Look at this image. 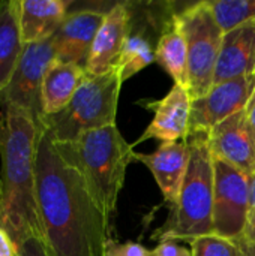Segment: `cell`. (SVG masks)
Masks as SVG:
<instances>
[{"label":"cell","instance_id":"1","mask_svg":"<svg viewBox=\"0 0 255 256\" xmlns=\"http://www.w3.org/2000/svg\"><path fill=\"white\" fill-rule=\"evenodd\" d=\"M36 201L50 256H104L110 228L78 172L41 130L36 150Z\"/></svg>","mask_w":255,"mask_h":256},{"label":"cell","instance_id":"2","mask_svg":"<svg viewBox=\"0 0 255 256\" xmlns=\"http://www.w3.org/2000/svg\"><path fill=\"white\" fill-rule=\"evenodd\" d=\"M42 126L26 111L0 106V226L17 250L29 238L44 242L36 201V150Z\"/></svg>","mask_w":255,"mask_h":256},{"label":"cell","instance_id":"3","mask_svg":"<svg viewBox=\"0 0 255 256\" xmlns=\"http://www.w3.org/2000/svg\"><path fill=\"white\" fill-rule=\"evenodd\" d=\"M53 142L59 153L78 170L111 230L126 170L135 160L134 146L123 138L116 124L86 132L71 142Z\"/></svg>","mask_w":255,"mask_h":256},{"label":"cell","instance_id":"4","mask_svg":"<svg viewBox=\"0 0 255 256\" xmlns=\"http://www.w3.org/2000/svg\"><path fill=\"white\" fill-rule=\"evenodd\" d=\"M189 164L177 198L167 220L153 234L161 242L191 243L195 238L213 236V156L207 134H192L189 138Z\"/></svg>","mask_w":255,"mask_h":256},{"label":"cell","instance_id":"5","mask_svg":"<svg viewBox=\"0 0 255 256\" xmlns=\"http://www.w3.org/2000/svg\"><path fill=\"white\" fill-rule=\"evenodd\" d=\"M119 70L86 75L83 84L65 110L42 118V126L56 142H71L80 135L116 124L122 88Z\"/></svg>","mask_w":255,"mask_h":256},{"label":"cell","instance_id":"6","mask_svg":"<svg viewBox=\"0 0 255 256\" xmlns=\"http://www.w3.org/2000/svg\"><path fill=\"white\" fill-rule=\"evenodd\" d=\"M177 15L186 39L188 92L194 100L206 96L213 86L224 33L207 2H198Z\"/></svg>","mask_w":255,"mask_h":256},{"label":"cell","instance_id":"7","mask_svg":"<svg viewBox=\"0 0 255 256\" xmlns=\"http://www.w3.org/2000/svg\"><path fill=\"white\" fill-rule=\"evenodd\" d=\"M251 177L213 156V230L228 240L243 236Z\"/></svg>","mask_w":255,"mask_h":256},{"label":"cell","instance_id":"8","mask_svg":"<svg viewBox=\"0 0 255 256\" xmlns=\"http://www.w3.org/2000/svg\"><path fill=\"white\" fill-rule=\"evenodd\" d=\"M54 58L53 38L42 42L26 44L9 84L0 93V106L8 105L23 110L42 126V80L48 64Z\"/></svg>","mask_w":255,"mask_h":256},{"label":"cell","instance_id":"9","mask_svg":"<svg viewBox=\"0 0 255 256\" xmlns=\"http://www.w3.org/2000/svg\"><path fill=\"white\" fill-rule=\"evenodd\" d=\"M255 90V75L239 76L213 84L209 93L191 102L189 136L209 134L228 117L245 110Z\"/></svg>","mask_w":255,"mask_h":256},{"label":"cell","instance_id":"10","mask_svg":"<svg viewBox=\"0 0 255 256\" xmlns=\"http://www.w3.org/2000/svg\"><path fill=\"white\" fill-rule=\"evenodd\" d=\"M191 96L186 87L174 84L165 98L159 100H147L144 106L153 112V118L141 136L132 144L146 140H159L161 142H173L189 138L191 120Z\"/></svg>","mask_w":255,"mask_h":256},{"label":"cell","instance_id":"11","mask_svg":"<svg viewBox=\"0 0 255 256\" xmlns=\"http://www.w3.org/2000/svg\"><path fill=\"white\" fill-rule=\"evenodd\" d=\"M129 22L131 10L125 3H117L105 12V18L96 33L84 64L87 75H104L117 66L125 42L131 36Z\"/></svg>","mask_w":255,"mask_h":256},{"label":"cell","instance_id":"12","mask_svg":"<svg viewBox=\"0 0 255 256\" xmlns=\"http://www.w3.org/2000/svg\"><path fill=\"white\" fill-rule=\"evenodd\" d=\"M207 144L212 156L236 166L249 177L255 174V144L245 110L215 126L207 134Z\"/></svg>","mask_w":255,"mask_h":256},{"label":"cell","instance_id":"13","mask_svg":"<svg viewBox=\"0 0 255 256\" xmlns=\"http://www.w3.org/2000/svg\"><path fill=\"white\" fill-rule=\"evenodd\" d=\"M104 18L105 12L95 9L69 12L53 36L56 58L84 66Z\"/></svg>","mask_w":255,"mask_h":256},{"label":"cell","instance_id":"14","mask_svg":"<svg viewBox=\"0 0 255 256\" xmlns=\"http://www.w3.org/2000/svg\"><path fill=\"white\" fill-rule=\"evenodd\" d=\"M135 160H140L150 170L164 201L170 207L174 206L189 164V141L162 142L153 153H135Z\"/></svg>","mask_w":255,"mask_h":256},{"label":"cell","instance_id":"15","mask_svg":"<svg viewBox=\"0 0 255 256\" xmlns=\"http://www.w3.org/2000/svg\"><path fill=\"white\" fill-rule=\"evenodd\" d=\"M255 75V21L224 33L213 84Z\"/></svg>","mask_w":255,"mask_h":256},{"label":"cell","instance_id":"16","mask_svg":"<svg viewBox=\"0 0 255 256\" xmlns=\"http://www.w3.org/2000/svg\"><path fill=\"white\" fill-rule=\"evenodd\" d=\"M66 0H18V21L23 44L42 42L56 34L69 14Z\"/></svg>","mask_w":255,"mask_h":256},{"label":"cell","instance_id":"17","mask_svg":"<svg viewBox=\"0 0 255 256\" xmlns=\"http://www.w3.org/2000/svg\"><path fill=\"white\" fill-rule=\"evenodd\" d=\"M84 66L65 63L54 58L44 75L41 104L44 117L54 116L65 110L86 78Z\"/></svg>","mask_w":255,"mask_h":256},{"label":"cell","instance_id":"18","mask_svg":"<svg viewBox=\"0 0 255 256\" xmlns=\"http://www.w3.org/2000/svg\"><path fill=\"white\" fill-rule=\"evenodd\" d=\"M155 58L174 80V84L188 88V50L177 14L171 16L162 30L155 50Z\"/></svg>","mask_w":255,"mask_h":256},{"label":"cell","instance_id":"19","mask_svg":"<svg viewBox=\"0 0 255 256\" xmlns=\"http://www.w3.org/2000/svg\"><path fill=\"white\" fill-rule=\"evenodd\" d=\"M23 50L18 0H3L0 2V93L9 84Z\"/></svg>","mask_w":255,"mask_h":256},{"label":"cell","instance_id":"20","mask_svg":"<svg viewBox=\"0 0 255 256\" xmlns=\"http://www.w3.org/2000/svg\"><path fill=\"white\" fill-rule=\"evenodd\" d=\"M206 2L222 33H228L243 24L255 21V0H206Z\"/></svg>","mask_w":255,"mask_h":256},{"label":"cell","instance_id":"21","mask_svg":"<svg viewBox=\"0 0 255 256\" xmlns=\"http://www.w3.org/2000/svg\"><path fill=\"white\" fill-rule=\"evenodd\" d=\"M155 60V51L150 44L140 34H135L126 39L116 69L119 70L122 82H125Z\"/></svg>","mask_w":255,"mask_h":256},{"label":"cell","instance_id":"22","mask_svg":"<svg viewBox=\"0 0 255 256\" xmlns=\"http://www.w3.org/2000/svg\"><path fill=\"white\" fill-rule=\"evenodd\" d=\"M189 246L192 256H242L237 240H228L216 234L195 238Z\"/></svg>","mask_w":255,"mask_h":256},{"label":"cell","instance_id":"23","mask_svg":"<svg viewBox=\"0 0 255 256\" xmlns=\"http://www.w3.org/2000/svg\"><path fill=\"white\" fill-rule=\"evenodd\" d=\"M104 256H153L152 250L144 248L140 243L126 242L119 243L114 238L108 237L104 246Z\"/></svg>","mask_w":255,"mask_h":256},{"label":"cell","instance_id":"24","mask_svg":"<svg viewBox=\"0 0 255 256\" xmlns=\"http://www.w3.org/2000/svg\"><path fill=\"white\" fill-rule=\"evenodd\" d=\"M243 240L255 243V174L251 176V189H249V204H248V214L246 224L243 230Z\"/></svg>","mask_w":255,"mask_h":256},{"label":"cell","instance_id":"25","mask_svg":"<svg viewBox=\"0 0 255 256\" xmlns=\"http://www.w3.org/2000/svg\"><path fill=\"white\" fill-rule=\"evenodd\" d=\"M153 256H192L191 249L183 248L182 244H179L174 240H167V242H161L153 250Z\"/></svg>","mask_w":255,"mask_h":256},{"label":"cell","instance_id":"26","mask_svg":"<svg viewBox=\"0 0 255 256\" xmlns=\"http://www.w3.org/2000/svg\"><path fill=\"white\" fill-rule=\"evenodd\" d=\"M18 256H50L48 250L41 238H29L26 240L20 249H18Z\"/></svg>","mask_w":255,"mask_h":256},{"label":"cell","instance_id":"27","mask_svg":"<svg viewBox=\"0 0 255 256\" xmlns=\"http://www.w3.org/2000/svg\"><path fill=\"white\" fill-rule=\"evenodd\" d=\"M0 256H18V250L9 234L0 226Z\"/></svg>","mask_w":255,"mask_h":256},{"label":"cell","instance_id":"28","mask_svg":"<svg viewBox=\"0 0 255 256\" xmlns=\"http://www.w3.org/2000/svg\"><path fill=\"white\" fill-rule=\"evenodd\" d=\"M246 111V120H248V126H249V130H251V135H252V140H254L255 144V90L245 108Z\"/></svg>","mask_w":255,"mask_h":256},{"label":"cell","instance_id":"29","mask_svg":"<svg viewBox=\"0 0 255 256\" xmlns=\"http://www.w3.org/2000/svg\"><path fill=\"white\" fill-rule=\"evenodd\" d=\"M237 242H239V246H240L242 256H255V243L246 242L243 238H239Z\"/></svg>","mask_w":255,"mask_h":256},{"label":"cell","instance_id":"30","mask_svg":"<svg viewBox=\"0 0 255 256\" xmlns=\"http://www.w3.org/2000/svg\"><path fill=\"white\" fill-rule=\"evenodd\" d=\"M0 195H2V184H0Z\"/></svg>","mask_w":255,"mask_h":256}]
</instances>
